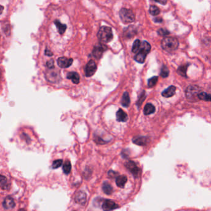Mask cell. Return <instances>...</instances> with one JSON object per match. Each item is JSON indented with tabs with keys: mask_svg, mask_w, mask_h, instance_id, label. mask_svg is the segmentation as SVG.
<instances>
[{
	"mask_svg": "<svg viewBox=\"0 0 211 211\" xmlns=\"http://www.w3.org/2000/svg\"><path fill=\"white\" fill-rule=\"evenodd\" d=\"M161 46L164 50L171 52L176 50L178 48L179 42L177 38L174 37H166L162 40Z\"/></svg>",
	"mask_w": 211,
	"mask_h": 211,
	"instance_id": "cell-1",
	"label": "cell"
},
{
	"mask_svg": "<svg viewBox=\"0 0 211 211\" xmlns=\"http://www.w3.org/2000/svg\"><path fill=\"white\" fill-rule=\"evenodd\" d=\"M150 49L151 47L150 44L146 41H143L141 43V46L139 51L136 54V55L134 56V60L139 63H143L145 62L147 55L150 52Z\"/></svg>",
	"mask_w": 211,
	"mask_h": 211,
	"instance_id": "cell-2",
	"label": "cell"
},
{
	"mask_svg": "<svg viewBox=\"0 0 211 211\" xmlns=\"http://www.w3.org/2000/svg\"><path fill=\"white\" fill-rule=\"evenodd\" d=\"M97 37L102 42L108 43L110 42L113 38L111 29L107 26L101 27L97 33Z\"/></svg>",
	"mask_w": 211,
	"mask_h": 211,
	"instance_id": "cell-3",
	"label": "cell"
},
{
	"mask_svg": "<svg viewBox=\"0 0 211 211\" xmlns=\"http://www.w3.org/2000/svg\"><path fill=\"white\" fill-rule=\"evenodd\" d=\"M201 89L196 86H189L186 90V97L190 102H197L199 99V94Z\"/></svg>",
	"mask_w": 211,
	"mask_h": 211,
	"instance_id": "cell-4",
	"label": "cell"
},
{
	"mask_svg": "<svg viewBox=\"0 0 211 211\" xmlns=\"http://www.w3.org/2000/svg\"><path fill=\"white\" fill-rule=\"evenodd\" d=\"M120 17L123 23L125 24H129L132 23L135 19V15L131 9L126 8H122L119 12Z\"/></svg>",
	"mask_w": 211,
	"mask_h": 211,
	"instance_id": "cell-5",
	"label": "cell"
},
{
	"mask_svg": "<svg viewBox=\"0 0 211 211\" xmlns=\"http://www.w3.org/2000/svg\"><path fill=\"white\" fill-rule=\"evenodd\" d=\"M107 47L106 45H103L102 44H99L96 45L93 50L92 55L96 59H100L102 56L103 53L105 51H106Z\"/></svg>",
	"mask_w": 211,
	"mask_h": 211,
	"instance_id": "cell-6",
	"label": "cell"
},
{
	"mask_svg": "<svg viewBox=\"0 0 211 211\" xmlns=\"http://www.w3.org/2000/svg\"><path fill=\"white\" fill-rule=\"evenodd\" d=\"M97 65L93 60H90L85 67V75L86 77L92 76L97 71Z\"/></svg>",
	"mask_w": 211,
	"mask_h": 211,
	"instance_id": "cell-7",
	"label": "cell"
},
{
	"mask_svg": "<svg viewBox=\"0 0 211 211\" xmlns=\"http://www.w3.org/2000/svg\"><path fill=\"white\" fill-rule=\"evenodd\" d=\"M118 205L115 203L113 201L106 199L102 204V207L104 211H111L112 210L118 208Z\"/></svg>",
	"mask_w": 211,
	"mask_h": 211,
	"instance_id": "cell-8",
	"label": "cell"
},
{
	"mask_svg": "<svg viewBox=\"0 0 211 211\" xmlns=\"http://www.w3.org/2000/svg\"><path fill=\"white\" fill-rule=\"evenodd\" d=\"M73 60L72 58H67L66 57H60L57 60V64L62 68H67L71 66Z\"/></svg>",
	"mask_w": 211,
	"mask_h": 211,
	"instance_id": "cell-9",
	"label": "cell"
},
{
	"mask_svg": "<svg viewBox=\"0 0 211 211\" xmlns=\"http://www.w3.org/2000/svg\"><path fill=\"white\" fill-rule=\"evenodd\" d=\"M75 201L81 205H84L87 201V195L83 191H79L75 196Z\"/></svg>",
	"mask_w": 211,
	"mask_h": 211,
	"instance_id": "cell-10",
	"label": "cell"
},
{
	"mask_svg": "<svg viewBox=\"0 0 211 211\" xmlns=\"http://www.w3.org/2000/svg\"><path fill=\"white\" fill-rule=\"evenodd\" d=\"M125 165L126 168L132 173V174L137 176L139 173V168L137 167L136 164L134 163L133 161H128L125 164Z\"/></svg>",
	"mask_w": 211,
	"mask_h": 211,
	"instance_id": "cell-11",
	"label": "cell"
},
{
	"mask_svg": "<svg viewBox=\"0 0 211 211\" xmlns=\"http://www.w3.org/2000/svg\"><path fill=\"white\" fill-rule=\"evenodd\" d=\"M3 206L6 210H11L15 207L14 199L11 196H7L3 202Z\"/></svg>",
	"mask_w": 211,
	"mask_h": 211,
	"instance_id": "cell-12",
	"label": "cell"
},
{
	"mask_svg": "<svg viewBox=\"0 0 211 211\" xmlns=\"http://www.w3.org/2000/svg\"><path fill=\"white\" fill-rule=\"evenodd\" d=\"M176 89L177 88L174 86H170L169 87H168L167 89H166L165 90H164L162 93V95L164 97L166 98H168V97H171L172 96H174L175 93L176 92Z\"/></svg>",
	"mask_w": 211,
	"mask_h": 211,
	"instance_id": "cell-13",
	"label": "cell"
},
{
	"mask_svg": "<svg viewBox=\"0 0 211 211\" xmlns=\"http://www.w3.org/2000/svg\"><path fill=\"white\" fill-rule=\"evenodd\" d=\"M67 78L71 79L72 82L75 84H78L80 81V78L78 72H70L67 74Z\"/></svg>",
	"mask_w": 211,
	"mask_h": 211,
	"instance_id": "cell-14",
	"label": "cell"
},
{
	"mask_svg": "<svg viewBox=\"0 0 211 211\" xmlns=\"http://www.w3.org/2000/svg\"><path fill=\"white\" fill-rule=\"evenodd\" d=\"M116 116L117 121L120 122H126L128 119L127 114L122 109H119L117 111Z\"/></svg>",
	"mask_w": 211,
	"mask_h": 211,
	"instance_id": "cell-15",
	"label": "cell"
},
{
	"mask_svg": "<svg viewBox=\"0 0 211 211\" xmlns=\"http://www.w3.org/2000/svg\"><path fill=\"white\" fill-rule=\"evenodd\" d=\"M132 142L139 146H145L148 142V139L144 136H137L133 138Z\"/></svg>",
	"mask_w": 211,
	"mask_h": 211,
	"instance_id": "cell-16",
	"label": "cell"
},
{
	"mask_svg": "<svg viewBox=\"0 0 211 211\" xmlns=\"http://www.w3.org/2000/svg\"><path fill=\"white\" fill-rule=\"evenodd\" d=\"M127 181H128V178H127L126 176L120 175V176H118L117 179H116V184L118 187H120L121 188H123L125 187Z\"/></svg>",
	"mask_w": 211,
	"mask_h": 211,
	"instance_id": "cell-17",
	"label": "cell"
},
{
	"mask_svg": "<svg viewBox=\"0 0 211 211\" xmlns=\"http://www.w3.org/2000/svg\"><path fill=\"white\" fill-rule=\"evenodd\" d=\"M54 23H55L56 28L58 29V32L60 33V34L63 35L65 33V32L66 31V28H67L66 25L64 24H62L58 20H55L54 21Z\"/></svg>",
	"mask_w": 211,
	"mask_h": 211,
	"instance_id": "cell-18",
	"label": "cell"
},
{
	"mask_svg": "<svg viewBox=\"0 0 211 211\" xmlns=\"http://www.w3.org/2000/svg\"><path fill=\"white\" fill-rule=\"evenodd\" d=\"M155 111H156L155 107L151 104H147L144 107V113L146 115L152 114L155 112Z\"/></svg>",
	"mask_w": 211,
	"mask_h": 211,
	"instance_id": "cell-19",
	"label": "cell"
},
{
	"mask_svg": "<svg viewBox=\"0 0 211 211\" xmlns=\"http://www.w3.org/2000/svg\"><path fill=\"white\" fill-rule=\"evenodd\" d=\"M129 104H130V98H129V93L127 92H125L122 96L121 105L124 107H128L129 105Z\"/></svg>",
	"mask_w": 211,
	"mask_h": 211,
	"instance_id": "cell-20",
	"label": "cell"
},
{
	"mask_svg": "<svg viewBox=\"0 0 211 211\" xmlns=\"http://www.w3.org/2000/svg\"><path fill=\"white\" fill-rule=\"evenodd\" d=\"M102 189L104 193L110 195L113 193V188L108 182H104L102 186Z\"/></svg>",
	"mask_w": 211,
	"mask_h": 211,
	"instance_id": "cell-21",
	"label": "cell"
},
{
	"mask_svg": "<svg viewBox=\"0 0 211 211\" xmlns=\"http://www.w3.org/2000/svg\"><path fill=\"white\" fill-rule=\"evenodd\" d=\"M189 66V64H186V65H182V66H180L178 70H177V72L183 76V77H186V71H187V69L188 68V66Z\"/></svg>",
	"mask_w": 211,
	"mask_h": 211,
	"instance_id": "cell-22",
	"label": "cell"
},
{
	"mask_svg": "<svg viewBox=\"0 0 211 211\" xmlns=\"http://www.w3.org/2000/svg\"><path fill=\"white\" fill-rule=\"evenodd\" d=\"M0 180H1V186L3 189H8L9 188V185L6 177L2 175Z\"/></svg>",
	"mask_w": 211,
	"mask_h": 211,
	"instance_id": "cell-23",
	"label": "cell"
},
{
	"mask_svg": "<svg viewBox=\"0 0 211 211\" xmlns=\"http://www.w3.org/2000/svg\"><path fill=\"white\" fill-rule=\"evenodd\" d=\"M199 99L204 101L211 102V93H207L206 92H201L199 94Z\"/></svg>",
	"mask_w": 211,
	"mask_h": 211,
	"instance_id": "cell-24",
	"label": "cell"
},
{
	"mask_svg": "<svg viewBox=\"0 0 211 211\" xmlns=\"http://www.w3.org/2000/svg\"><path fill=\"white\" fill-rule=\"evenodd\" d=\"M141 42L139 40H136L134 41L133 45H132V51L133 53H137L138 51H139L140 48H141Z\"/></svg>",
	"mask_w": 211,
	"mask_h": 211,
	"instance_id": "cell-25",
	"label": "cell"
},
{
	"mask_svg": "<svg viewBox=\"0 0 211 211\" xmlns=\"http://www.w3.org/2000/svg\"><path fill=\"white\" fill-rule=\"evenodd\" d=\"M63 171L66 175H68L69 174L70 171H71V164L69 160H67L65 162V164L63 166Z\"/></svg>",
	"mask_w": 211,
	"mask_h": 211,
	"instance_id": "cell-26",
	"label": "cell"
},
{
	"mask_svg": "<svg viewBox=\"0 0 211 211\" xmlns=\"http://www.w3.org/2000/svg\"><path fill=\"white\" fill-rule=\"evenodd\" d=\"M149 12L151 15L152 16H157L158 14H159L160 13V10L159 9L158 7H157L156 6L154 5H152L150 6L149 8Z\"/></svg>",
	"mask_w": 211,
	"mask_h": 211,
	"instance_id": "cell-27",
	"label": "cell"
},
{
	"mask_svg": "<svg viewBox=\"0 0 211 211\" xmlns=\"http://www.w3.org/2000/svg\"><path fill=\"white\" fill-rule=\"evenodd\" d=\"M157 81H158V77L157 76L152 77V78H150L148 80V86L149 87H152L153 86H155L157 83Z\"/></svg>",
	"mask_w": 211,
	"mask_h": 211,
	"instance_id": "cell-28",
	"label": "cell"
},
{
	"mask_svg": "<svg viewBox=\"0 0 211 211\" xmlns=\"http://www.w3.org/2000/svg\"><path fill=\"white\" fill-rule=\"evenodd\" d=\"M169 74V70L168 68L166 66H163L162 68H161V71H160V76L162 78H167Z\"/></svg>",
	"mask_w": 211,
	"mask_h": 211,
	"instance_id": "cell-29",
	"label": "cell"
},
{
	"mask_svg": "<svg viewBox=\"0 0 211 211\" xmlns=\"http://www.w3.org/2000/svg\"><path fill=\"white\" fill-rule=\"evenodd\" d=\"M63 164V160H56L53 162L52 167L53 168H58L60 167H61Z\"/></svg>",
	"mask_w": 211,
	"mask_h": 211,
	"instance_id": "cell-30",
	"label": "cell"
},
{
	"mask_svg": "<svg viewBox=\"0 0 211 211\" xmlns=\"http://www.w3.org/2000/svg\"><path fill=\"white\" fill-rule=\"evenodd\" d=\"M157 33L159 35H161V36H166L170 34V32L165 29H159V30L157 31Z\"/></svg>",
	"mask_w": 211,
	"mask_h": 211,
	"instance_id": "cell-31",
	"label": "cell"
},
{
	"mask_svg": "<svg viewBox=\"0 0 211 211\" xmlns=\"http://www.w3.org/2000/svg\"><path fill=\"white\" fill-rule=\"evenodd\" d=\"M47 66L49 68V69H53L55 68L54 66V60H51L48 62H47Z\"/></svg>",
	"mask_w": 211,
	"mask_h": 211,
	"instance_id": "cell-32",
	"label": "cell"
},
{
	"mask_svg": "<svg viewBox=\"0 0 211 211\" xmlns=\"http://www.w3.org/2000/svg\"><path fill=\"white\" fill-rule=\"evenodd\" d=\"M144 99H145V95H144V93H142L141 95V97L139 98V99L138 100V102H137V105H141V104L142 103V102L144 100Z\"/></svg>",
	"mask_w": 211,
	"mask_h": 211,
	"instance_id": "cell-33",
	"label": "cell"
},
{
	"mask_svg": "<svg viewBox=\"0 0 211 211\" xmlns=\"http://www.w3.org/2000/svg\"><path fill=\"white\" fill-rule=\"evenodd\" d=\"M108 176H109L110 177L113 178V177H115V175L117 174V173H116V172L114 171L110 170V171H108Z\"/></svg>",
	"mask_w": 211,
	"mask_h": 211,
	"instance_id": "cell-34",
	"label": "cell"
},
{
	"mask_svg": "<svg viewBox=\"0 0 211 211\" xmlns=\"http://www.w3.org/2000/svg\"><path fill=\"white\" fill-rule=\"evenodd\" d=\"M45 54L47 55V56H53V53L51 51H50L49 50L47 49L45 50Z\"/></svg>",
	"mask_w": 211,
	"mask_h": 211,
	"instance_id": "cell-35",
	"label": "cell"
},
{
	"mask_svg": "<svg viewBox=\"0 0 211 211\" xmlns=\"http://www.w3.org/2000/svg\"><path fill=\"white\" fill-rule=\"evenodd\" d=\"M155 20H156V22H157V23H158V22L160 23V22H162V19H160V18H159V19H156Z\"/></svg>",
	"mask_w": 211,
	"mask_h": 211,
	"instance_id": "cell-36",
	"label": "cell"
},
{
	"mask_svg": "<svg viewBox=\"0 0 211 211\" xmlns=\"http://www.w3.org/2000/svg\"><path fill=\"white\" fill-rule=\"evenodd\" d=\"M159 3H162L163 5H165L167 3V2H157Z\"/></svg>",
	"mask_w": 211,
	"mask_h": 211,
	"instance_id": "cell-37",
	"label": "cell"
},
{
	"mask_svg": "<svg viewBox=\"0 0 211 211\" xmlns=\"http://www.w3.org/2000/svg\"><path fill=\"white\" fill-rule=\"evenodd\" d=\"M19 211H26V210H25L24 209H20Z\"/></svg>",
	"mask_w": 211,
	"mask_h": 211,
	"instance_id": "cell-38",
	"label": "cell"
},
{
	"mask_svg": "<svg viewBox=\"0 0 211 211\" xmlns=\"http://www.w3.org/2000/svg\"><path fill=\"white\" fill-rule=\"evenodd\" d=\"M73 211H76V210H73Z\"/></svg>",
	"mask_w": 211,
	"mask_h": 211,
	"instance_id": "cell-39",
	"label": "cell"
}]
</instances>
